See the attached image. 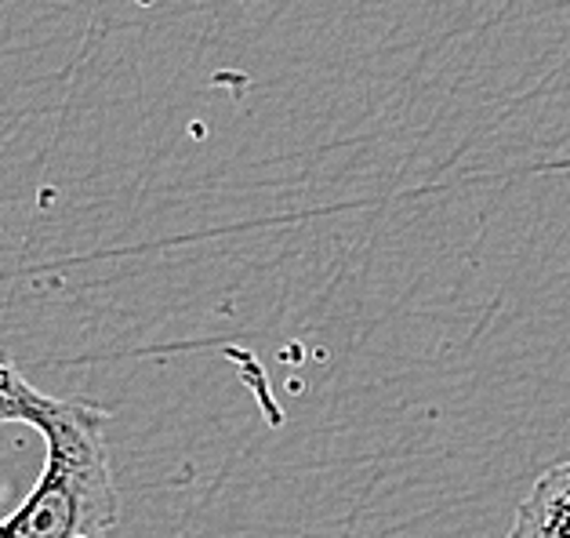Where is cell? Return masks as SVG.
<instances>
[{
	"instance_id": "7a4b0ae2",
	"label": "cell",
	"mask_w": 570,
	"mask_h": 538,
	"mask_svg": "<svg viewBox=\"0 0 570 538\" xmlns=\"http://www.w3.org/2000/svg\"><path fill=\"white\" fill-rule=\"evenodd\" d=\"M509 538H570V462L552 466L534 480Z\"/></svg>"
},
{
	"instance_id": "6da1fadb",
	"label": "cell",
	"mask_w": 570,
	"mask_h": 538,
	"mask_svg": "<svg viewBox=\"0 0 570 538\" xmlns=\"http://www.w3.org/2000/svg\"><path fill=\"white\" fill-rule=\"evenodd\" d=\"M22 422L45 437V473L30 499L0 520V538H102L114 531L120 502L106 451V411L37 390Z\"/></svg>"
},
{
	"instance_id": "3957f363",
	"label": "cell",
	"mask_w": 570,
	"mask_h": 538,
	"mask_svg": "<svg viewBox=\"0 0 570 538\" xmlns=\"http://www.w3.org/2000/svg\"><path fill=\"white\" fill-rule=\"evenodd\" d=\"M33 385L22 379L8 350H0V422H22L26 408L33 400Z\"/></svg>"
}]
</instances>
